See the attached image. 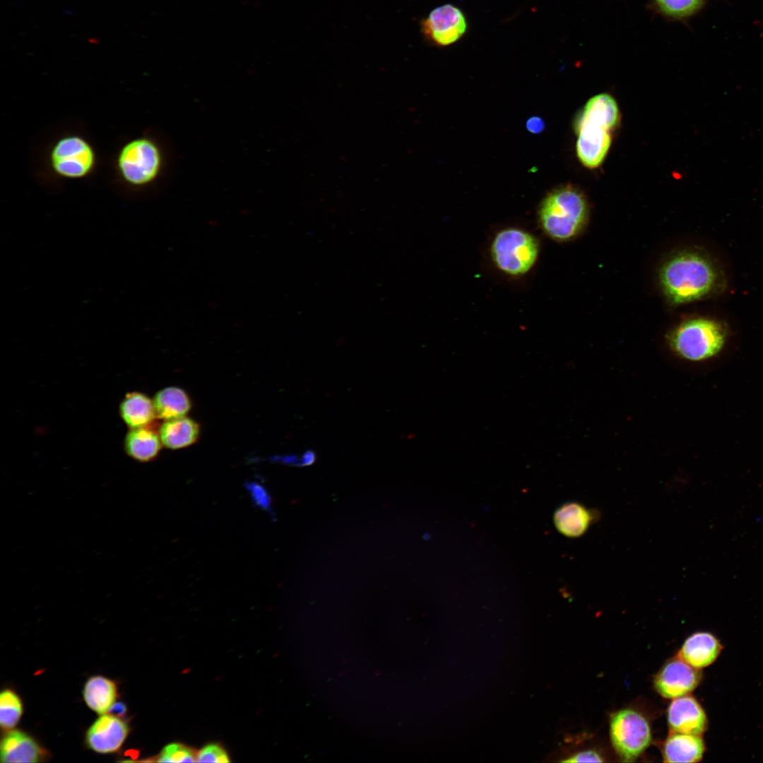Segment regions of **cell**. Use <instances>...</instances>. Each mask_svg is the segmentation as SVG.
<instances>
[{
    "mask_svg": "<svg viewBox=\"0 0 763 763\" xmlns=\"http://www.w3.org/2000/svg\"><path fill=\"white\" fill-rule=\"evenodd\" d=\"M663 290L674 304L697 301L722 288V273L707 255L682 252L669 259L660 274Z\"/></svg>",
    "mask_w": 763,
    "mask_h": 763,
    "instance_id": "1",
    "label": "cell"
},
{
    "mask_svg": "<svg viewBox=\"0 0 763 763\" xmlns=\"http://www.w3.org/2000/svg\"><path fill=\"white\" fill-rule=\"evenodd\" d=\"M728 338L725 324L709 317H694L680 323L668 336L673 352L690 362H703L716 357Z\"/></svg>",
    "mask_w": 763,
    "mask_h": 763,
    "instance_id": "2",
    "label": "cell"
},
{
    "mask_svg": "<svg viewBox=\"0 0 763 763\" xmlns=\"http://www.w3.org/2000/svg\"><path fill=\"white\" fill-rule=\"evenodd\" d=\"M588 206L583 194L572 187L557 189L543 201L539 221L544 232L557 241L575 237L587 220Z\"/></svg>",
    "mask_w": 763,
    "mask_h": 763,
    "instance_id": "3",
    "label": "cell"
},
{
    "mask_svg": "<svg viewBox=\"0 0 763 763\" xmlns=\"http://www.w3.org/2000/svg\"><path fill=\"white\" fill-rule=\"evenodd\" d=\"M539 249L538 241L532 234L517 227H508L494 237L490 255L498 270L517 277L532 269L538 258Z\"/></svg>",
    "mask_w": 763,
    "mask_h": 763,
    "instance_id": "4",
    "label": "cell"
},
{
    "mask_svg": "<svg viewBox=\"0 0 763 763\" xmlns=\"http://www.w3.org/2000/svg\"><path fill=\"white\" fill-rule=\"evenodd\" d=\"M164 164L158 144L148 137H139L126 143L117 158L119 173L132 186L143 187L155 181Z\"/></svg>",
    "mask_w": 763,
    "mask_h": 763,
    "instance_id": "5",
    "label": "cell"
},
{
    "mask_svg": "<svg viewBox=\"0 0 763 763\" xmlns=\"http://www.w3.org/2000/svg\"><path fill=\"white\" fill-rule=\"evenodd\" d=\"M610 736L616 752L626 762L637 759L651 740L649 722L632 709H621L612 716Z\"/></svg>",
    "mask_w": 763,
    "mask_h": 763,
    "instance_id": "6",
    "label": "cell"
},
{
    "mask_svg": "<svg viewBox=\"0 0 763 763\" xmlns=\"http://www.w3.org/2000/svg\"><path fill=\"white\" fill-rule=\"evenodd\" d=\"M95 153L91 145L77 135L61 138L50 153V164L59 176L80 179L89 175L95 164Z\"/></svg>",
    "mask_w": 763,
    "mask_h": 763,
    "instance_id": "7",
    "label": "cell"
},
{
    "mask_svg": "<svg viewBox=\"0 0 763 763\" xmlns=\"http://www.w3.org/2000/svg\"><path fill=\"white\" fill-rule=\"evenodd\" d=\"M466 18L459 7L446 4L434 8L421 22V31L430 44L445 47L459 40L466 32Z\"/></svg>",
    "mask_w": 763,
    "mask_h": 763,
    "instance_id": "8",
    "label": "cell"
},
{
    "mask_svg": "<svg viewBox=\"0 0 763 763\" xmlns=\"http://www.w3.org/2000/svg\"><path fill=\"white\" fill-rule=\"evenodd\" d=\"M701 673L687 663L677 657L668 661L654 679L657 692L666 699H675L687 695L701 680Z\"/></svg>",
    "mask_w": 763,
    "mask_h": 763,
    "instance_id": "9",
    "label": "cell"
},
{
    "mask_svg": "<svg viewBox=\"0 0 763 763\" xmlns=\"http://www.w3.org/2000/svg\"><path fill=\"white\" fill-rule=\"evenodd\" d=\"M129 733L128 724L117 715L102 714L88 728L85 743L92 750L110 754L118 751Z\"/></svg>",
    "mask_w": 763,
    "mask_h": 763,
    "instance_id": "10",
    "label": "cell"
},
{
    "mask_svg": "<svg viewBox=\"0 0 763 763\" xmlns=\"http://www.w3.org/2000/svg\"><path fill=\"white\" fill-rule=\"evenodd\" d=\"M576 153L584 165L589 168L599 166L611 143L610 130L588 122L578 120Z\"/></svg>",
    "mask_w": 763,
    "mask_h": 763,
    "instance_id": "11",
    "label": "cell"
},
{
    "mask_svg": "<svg viewBox=\"0 0 763 763\" xmlns=\"http://www.w3.org/2000/svg\"><path fill=\"white\" fill-rule=\"evenodd\" d=\"M668 722L671 732L701 735L706 730V714L691 696L675 698L668 709Z\"/></svg>",
    "mask_w": 763,
    "mask_h": 763,
    "instance_id": "12",
    "label": "cell"
},
{
    "mask_svg": "<svg viewBox=\"0 0 763 763\" xmlns=\"http://www.w3.org/2000/svg\"><path fill=\"white\" fill-rule=\"evenodd\" d=\"M1 762H39L48 752L30 735L19 730H7L1 742Z\"/></svg>",
    "mask_w": 763,
    "mask_h": 763,
    "instance_id": "13",
    "label": "cell"
},
{
    "mask_svg": "<svg viewBox=\"0 0 763 763\" xmlns=\"http://www.w3.org/2000/svg\"><path fill=\"white\" fill-rule=\"evenodd\" d=\"M722 648L718 639L712 634L696 632L685 641L678 657L692 667L700 669L713 663Z\"/></svg>",
    "mask_w": 763,
    "mask_h": 763,
    "instance_id": "14",
    "label": "cell"
},
{
    "mask_svg": "<svg viewBox=\"0 0 763 763\" xmlns=\"http://www.w3.org/2000/svg\"><path fill=\"white\" fill-rule=\"evenodd\" d=\"M705 751L700 735L672 732L663 746L666 762H697Z\"/></svg>",
    "mask_w": 763,
    "mask_h": 763,
    "instance_id": "15",
    "label": "cell"
},
{
    "mask_svg": "<svg viewBox=\"0 0 763 763\" xmlns=\"http://www.w3.org/2000/svg\"><path fill=\"white\" fill-rule=\"evenodd\" d=\"M162 444L159 432L149 425L130 429L124 439L126 453L140 462H148L156 458Z\"/></svg>",
    "mask_w": 763,
    "mask_h": 763,
    "instance_id": "16",
    "label": "cell"
},
{
    "mask_svg": "<svg viewBox=\"0 0 763 763\" xmlns=\"http://www.w3.org/2000/svg\"><path fill=\"white\" fill-rule=\"evenodd\" d=\"M162 445L170 449H179L194 444L200 434V426L187 417L165 420L159 430Z\"/></svg>",
    "mask_w": 763,
    "mask_h": 763,
    "instance_id": "17",
    "label": "cell"
},
{
    "mask_svg": "<svg viewBox=\"0 0 763 763\" xmlns=\"http://www.w3.org/2000/svg\"><path fill=\"white\" fill-rule=\"evenodd\" d=\"M116 683L102 675H95L85 682L83 697L86 705L98 714H107L117 702Z\"/></svg>",
    "mask_w": 763,
    "mask_h": 763,
    "instance_id": "18",
    "label": "cell"
},
{
    "mask_svg": "<svg viewBox=\"0 0 763 763\" xmlns=\"http://www.w3.org/2000/svg\"><path fill=\"white\" fill-rule=\"evenodd\" d=\"M119 414L130 429L148 426L156 418L153 400L138 391L125 395L119 405Z\"/></svg>",
    "mask_w": 763,
    "mask_h": 763,
    "instance_id": "19",
    "label": "cell"
},
{
    "mask_svg": "<svg viewBox=\"0 0 763 763\" xmlns=\"http://www.w3.org/2000/svg\"><path fill=\"white\" fill-rule=\"evenodd\" d=\"M156 418L170 420L184 417L191 408V399L182 389L169 386L158 391L153 399Z\"/></svg>",
    "mask_w": 763,
    "mask_h": 763,
    "instance_id": "20",
    "label": "cell"
},
{
    "mask_svg": "<svg viewBox=\"0 0 763 763\" xmlns=\"http://www.w3.org/2000/svg\"><path fill=\"white\" fill-rule=\"evenodd\" d=\"M592 520L591 514L583 505L569 502L562 505L555 512L554 523L557 530L567 537L584 534Z\"/></svg>",
    "mask_w": 763,
    "mask_h": 763,
    "instance_id": "21",
    "label": "cell"
},
{
    "mask_svg": "<svg viewBox=\"0 0 763 763\" xmlns=\"http://www.w3.org/2000/svg\"><path fill=\"white\" fill-rule=\"evenodd\" d=\"M618 116L615 99L610 95L602 93L587 102L579 120L597 124L610 130L615 126Z\"/></svg>",
    "mask_w": 763,
    "mask_h": 763,
    "instance_id": "22",
    "label": "cell"
},
{
    "mask_svg": "<svg viewBox=\"0 0 763 763\" xmlns=\"http://www.w3.org/2000/svg\"><path fill=\"white\" fill-rule=\"evenodd\" d=\"M708 0H649L650 9L670 21L685 22L699 13Z\"/></svg>",
    "mask_w": 763,
    "mask_h": 763,
    "instance_id": "23",
    "label": "cell"
},
{
    "mask_svg": "<svg viewBox=\"0 0 763 763\" xmlns=\"http://www.w3.org/2000/svg\"><path fill=\"white\" fill-rule=\"evenodd\" d=\"M23 714V704L19 696L11 690L0 694V724L3 729L11 730L18 723Z\"/></svg>",
    "mask_w": 763,
    "mask_h": 763,
    "instance_id": "24",
    "label": "cell"
},
{
    "mask_svg": "<svg viewBox=\"0 0 763 763\" xmlns=\"http://www.w3.org/2000/svg\"><path fill=\"white\" fill-rule=\"evenodd\" d=\"M158 762H196V753L191 750L179 744L167 745L158 756L156 759Z\"/></svg>",
    "mask_w": 763,
    "mask_h": 763,
    "instance_id": "25",
    "label": "cell"
},
{
    "mask_svg": "<svg viewBox=\"0 0 763 763\" xmlns=\"http://www.w3.org/2000/svg\"><path fill=\"white\" fill-rule=\"evenodd\" d=\"M602 756L593 750H588L577 752L566 759L564 762H603Z\"/></svg>",
    "mask_w": 763,
    "mask_h": 763,
    "instance_id": "26",
    "label": "cell"
},
{
    "mask_svg": "<svg viewBox=\"0 0 763 763\" xmlns=\"http://www.w3.org/2000/svg\"><path fill=\"white\" fill-rule=\"evenodd\" d=\"M224 750L216 745H209L204 747L196 753V762H213L216 763L217 757Z\"/></svg>",
    "mask_w": 763,
    "mask_h": 763,
    "instance_id": "27",
    "label": "cell"
},
{
    "mask_svg": "<svg viewBox=\"0 0 763 763\" xmlns=\"http://www.w3.org/2000/svg\"><path fill=\"white\" fill-rule=\"evenodd\" d=\"M249 488L254 501L259 504V506L266 507V509H269L271 499L265 489L256 483L249 485Z\"/></svg>",
    "mask_w": 763,
    "mask_h": 763,
    "instance_id": "28",
    "label": "cell"
},
{
    "mask_svg": "<svg viewBox=\"0 0 763 763\" xmlns=\"http://www.w3.org/2000/svg\"><path fill=\"white\" fill-rule=\"evenodd\" d=\"M545 126L544 120L538 116L530 117L526 123L527 130L534 134L541 133L544 130Z\"/></svg>",
    "mask_w": 763,
    "mask_h": 763,
    "instance_id": "29",
    "label": "cell"
},
{
    "mask_svg": "<svg viewBox=\"0 0 763 763\" xmlns=\"http://www.w3.org/2000/svg\"><path fill=\"white\" fill-rule=\"evenodd\" d=\"M316 461V454L314 451H307L302 456L301 461L298 463L299 466H309L314 463Z\"/></svg>",
    "mask_w": 763,
    "mask_h": 763,
    "instance_id": "30",
    "label": "cell"
},
{
    "mask_svg": "<svg viewBox=\"0 0 763 763\" xmlns=\"http://www.w3.org/2000/svg\"><path fill=\"white\" fill-rule=\"evenodd\" d=\"M109 712H111L110 714L117 715L118 716H121L125 714L126 706L123 703L116 702L112 706Z\"/></svg>",
    "mask_w": 763,
    "mask_h": 763,
    "instance_id": "31",
    "label": "cell"
},
{
    "mask_svg": "<svg viewBox=\"0 0 763 763\" xmlns=\"http://www.w3.org/2000/svg\"><path fill=\"white\" fill-rule=\"evenodd\" d=\"M230 762V759L229 758V756L227 755V754L225 752V750L221 752L218 755V756L217 757L216 763H226V762Z\"/></svg>",
    "mask_w": 763,
    "mask_h": 763,
    "instance_id": "32",
    "label": "cell"
}]
</instances>
